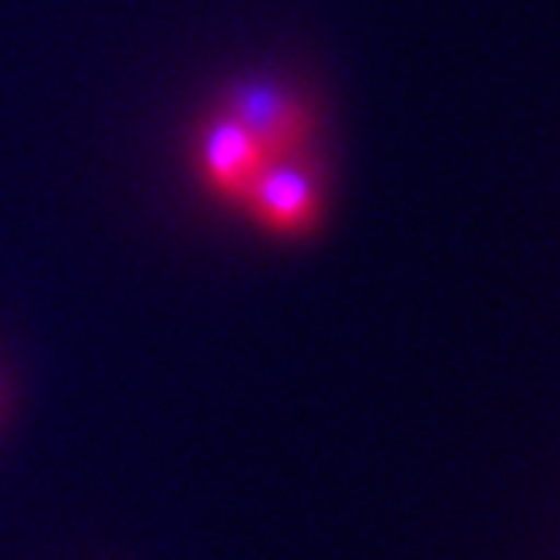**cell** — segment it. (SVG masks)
<instances>
[{
    "label": "cell",
    "mask_w": 560,
    "mask_h": 560,
    "mask_svg": "<svg viewBox=\"0 0 560 560\" xmlns=\"http://www.w3.org/2000/svg\"><path fill=\"white\" fill-rule=\"evenodd\" d=\"M245 207L261 226L277 230V234L312 230L315 219H319V191H315L312 172L304 167V156L265 160Z\"/></svg>",
    "instance_id": "obj_2"
},
{
    "label": "cell",
    "mask_w": 560,
    "mask_h": 560,
    "mask_svg": "<svg viewBox=\"0 0 560 560\" xmlns=\"http://www.w3.org/2000/svg\"><path fill=\"white\" fill-rule=\"evenodd\" d=\"M222 114L242 125L257 140L265 160H289L304 156L307 140H312V121L300 97L289 90L272 86V82H237L222 97Z\"/></svg>",
    "instance_id": "obj_1"
},
{
    "label": "cell",
    "mask_w": 560,
    "mask_h": 560,
    "mask_svg": "<svg viewBox=\"0 0 560 560\" xmlns=\"http://www.w3.org/2000/svg\"><path fill=\"white\" fill-rule=\"evenodd\" d=\"M199 164H202V175H207V184L214 187L222 199L245 202L265 167V152L257 149V140L249 137L242 125L222 114L219 121H210L207 132H202Z\"/></svg>",
    "instance_id": "obj_3"
},
{
    "label": "cell",
    "mask_w": 560,
    "mask_h": 560,
    "mask_svg": "<svg viewBox=\"0 0 560 560\" xmlns=\"http://www.w3.org/2000/svg\"><path fill=\"white\" fill-rule=\"evenodd\" d=\"M9 405H12L9 374H4V370H0V429H4V417H9Z\"/></svg>",
    "instance_id": "obj_4"
}]
</instances>
